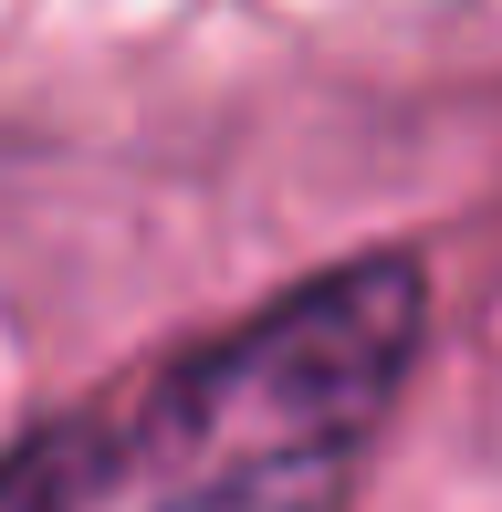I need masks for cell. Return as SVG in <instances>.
I'll list each match as a JSON object with an SVG mask.
<instances>
[{"label": "cell", "mask_w": 502, "mask_h": 512, "mask_svg": "<svg viewBox=\"0 0 502 512\" xmlns=\"http://www.w3.org/2000/svg\"><path fill=\"white\" fill-rule=\"evenodd\" d=\"M419 335H429V272L408 251H367L325 283H293L241 335L199 345L105 439V471H168V492H189V481H231V471L346 460L408 387Z\"/></svg>", "instance_id": "6da1fadb"}, {"label": "cell", "mask_w": 502, "mask_h": 512, "mask_svg": "<svg viewBox=\"0 0 502 512\" xmlns=\"http://www.w3.org/2000/svg\"><path fill=\"white\" fill-rule=\"evenodd\" d=\"M157 512H346V460H304V471H231V481H189Z\"/></svg>", "instance_id": "7a4b0ae2"}]
</instances>
